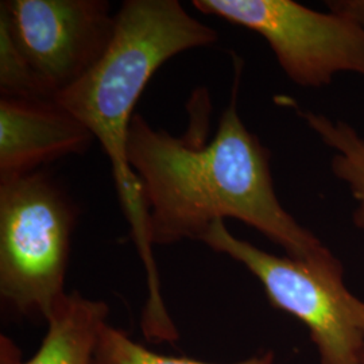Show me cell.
I'll return each mask as SVG.
<instances>
[{"instance_id": "obj_1", "label": "cell", "mask_w": 364, "mask_h": 364, "mask_svg": "<svg viewBox=\"0 0 364 364\" xmlns=\"http://www.w3.org/2000/svg\"><path fill=\"white\" fill-rule=\"evenodd\" d=\"M231 102L207 144L153 129L131 119L127 161L139 186L153 246L200 240L227 218L255 228L287 252L316 269L344 273L341 262L279 203L270 151L237 112L242 61L235 65Z\"/></svg>"}, {"instance_id": "obj_2", "label": "cell", "mask_w": 364, "mask_h": 364, "mask_svg": "<svg viewBox=\"0 0 364 364\" xmlns=\"http://www.w3.org/2000/svg\"><path fill=\"white\" fill-rule=\"evenodd\" d=\"M218 33L177 0H126L103 58L54 102L87 126L109 158L117 191L142 260L153 258L138 181L127 161L134 108L156 70L180 53L212 45Z\"/></svg>"}, {"instance_id": "obj_3", "label": "cell", "mask_w": 364, "mask_h": 364, "mask_svg": "<svg viewBox=\"0 0 364 364\" xmlns=\"http://www.w3.org/2000/svg\"><path fill=\"white\" fill-rule=\"evenodd\" d=\"M78 209L41 171L0 183V297L16 313L50 317L66 291Z\"/></svg>"}, {"instance_id": "obj_4", "label": "cell", "mask_w": 364, "mask_h": 364, "mask_svg": "<svg viewBox=\"0 0 364 364\" xmlns=\"http://www.w3.org/2000/svg\"><path fill=\"white\" fill-rule=\"evenodd\" d=\"M201 242L243 264L274 308L308 328L320 364H362L364 301L346 287L344 273L274 255L236 237L223 220L213 223Z\"/></svg>"}, {"instance_id": "obj_5", "label": "cell", "mask_w": 364, "mask_h": 364, "mask_svg": "<svg viewBox=\"0 0 364 364\" xmlns=\"http://www.w3.org/2000/svg\"><path fill=\"white\" fill-rule=\"evenodd\" d=\"M197 11L245 27L264 39L287 77L305 88L340 73L364 76V26L340 14L293 0H193Z\"/></svg>"}, {"instance_id": "obj_6", "label": "cell", "mask_w": 364, "mask_h": 364, "mask_svg": "<svg viewBox=\"0 0 364 364\" xmlns=\"http://www.w3.org/2000/svg\"><path fill=\"white\" fill-rule=\"evenodd\" d=\"M0 23L57 95L103 58L117 30V14L105 0H6Z\"/></svg>"}, {"instance_id": "obj_7", "label": "cell", "mask_w": 364, "mask_h": 364, "mask_svg": "<svg viewBox=\"0 0 364 364\" xmlns=\"http://www.w3.org/2000/svg\"><path fill=\"white\" fill-rule=\"evenodd\" d=\"M95 136L54 100L0 99V183L38 171L55 159L85 153Z\"/></svg>"}, {"instance_id": "obj_8", "label": "cell", "mask_w": 364, "mask_h": 364, "mask_svg": "<svg viewBox=\"0 0 364 364\" xmlns=\"http://www.w3.org/2000/svg\"><path fill=\"white\" fill-rule=\"evenodd\" d=\"M109 306L78 291L65 293L48 318L38 350L26 360L9 364H93L97 340L108 324Z\"/></svg>"}, {"instance_id": "obj_9", "label": "cell", "mask_w": 364, "mask_h": 364, "mask_svg": "<svg viewBox=\"0 0 364 364\" xmlns=\"http://www.w3.org/2000/svg\"><path fill=\"white\" fill-rule=\"evenodd\" d=\"M296 112L321 142L333 150L331 170L348 188L356 203L352 223L358 230L364 231V136L344 120L297 107Z\"/></svg>"}, {"instance_id": "obj_10", "label": "cell", "mask_w": 364, "mask_h": 364, "mask_svg": "<svg viewBox=\"0 0 364 364\" xmlns=\"http://www.w3.org/2000/svg\"><path fill=\"white\" fill-rule=\"evenodd\" d=\"M93 364H219L207 363L188 358L165 356L150 351L136 341L131 340L123 331L115 326L103 328L95 350ZM228 364H274L273 352H263L237 363Z\"/></svg>"}, {"instance_id": "obj_11", "label": "cell", "mask_w": 364, "mask_h": 364, "mask_svg": "<svg viewBox=\"0 0 364 364\" xmlns=\"http://www.w3.org/2000/svg\"><path fill=\"white\" fill-rule=\"evenodd\" d=\"M0 92L1 97L54 100L55 95L15 46L0 23Z\"/></svg>"}, {"instance_id": "obj_12", "label": "cell", "mask_w": 364, "mask_h": 364, "mask_svg": "<svg viewBox=\"0 0 364 364\" xmlns=\"http://www.w3.org/2000/svg\"><path fill=\"white\" fill-rule=\"evenodd\" d=\"M326 6L329 11L348 16L364 26V0H331Z\"/></svg>"}, {"instance_id": "obj_13", "label": "cell", "mask_w": 364, "mask_h": 364, "mask_svg": "<svg viewBox=\"0 0 364 364\" xmlns=\"http://www.w3.org/2000/svg\"><path fill=\"white\" fill-rule=\"evenodd\" d=\"M360 362H362V364H364V350L362 352V356H360Z\"/></svg>"}]
</instances>
